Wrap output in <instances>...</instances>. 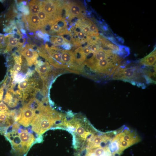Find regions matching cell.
Returning <instances> with one entry per match:
<instances>
[{
	"label": "cell",
	"instance_id": "6da1fadb",
	"mask_svg": "<svg viewBox=\"0 0 156 156\" xmlns=\"http://www.w3.org/2000/svg\"><path fill=\"white\" fill-rule=\"evenodd\" d=\"M60 118L52 109L41 110L36 113L30 124L31 130L38 136H42L52 126L59 124Z\"/></svg>",
	"mask_w": 156,
	"mask_h": 156
},
{
	"label": "cell",
	"instance_id": "7a4b0ae2",
	"mask_svg": "<svg viewBox=\"0 0 156 156\" xmlns=\"http://www.w3.org/2000/svg\"><path fill=\"white\" fill-rule=\"evenodd\" d=\"M116 70L112 76L113 79L127 81L143 88L145 87L142 81L146 80L144 75L141 68L137 67L125 68L124 66H119Z\"/></svg>",
	"mask_w": 156,
	"mask_h": 156
},
{
	"label": "cell",
	"instance_id": "3957f363",
	"mask_svg": "<svg viewBox=\"0 0 156 156\" xmlns=\"http://www.w3.org/2000/svg\"><path fill=\"white\" fill-rule=\"evenodd\" d=\"M139 137L133 131L125 129L117 134L111 144L112 151L116 149V153L120 154L126 149L140 141Z\"/></svg>",
	"mask_w": 156,
	"mask_h": 156
},
{
	"label": "cell",
	"instance_id": "277c9868",
	"mask_svg": "<svg viewBox=\"0 0 156 156\" xmlns=\"http://www.w3.org/2000/svg\"><path fill=\"white\" fill-rule=\"evenodd\" d=\"M64 8L65 11L66 17L70 20L75 18L80 19L85 16V10L78 3L73 2L64 3Z\"/></svg>",
	"mask_w": 156,
	"mask_h": 156
},
{
	"label": "cell",
	"instance_id": "5b68a950",
	"mask_svg": "<svg viewBox=\"0 0 156 156\" xmlns=\"http://www.w3.org/2000/svg\"><path fill=\"white\" fill-rule=\"evenodd\" d=\"M22 127L20 125L18 130L25 153L26 155L30 148L35 144L36 139L31 133L26 129H23Z\"/></svg>",
	"mask_w": 156,
	"mask_h": 156
},
{
	"label": "cell",
	"instance_id": "8992f818",
	"mask_svg": "<svg viewBox=\"0 0 156 156\" xmlns=\"http://www.w3.org/2000/svg\"><path fill=\"white\" fill-rule=\"evenodd\" d=\"M20 109L21 116L18 123L25 127H28L36 115V111L26 104H24Z\"/></svg>",
	"mask_w": 156,
	"mask_h": 156
},
{
	"label": "cell",
	"instance_id": "52a82bcc",
	"mask_svg": "<svg viewBox=\"0 0 156 156\" xmlns=\"http://www.w3.org/2000/svg\"><path fill=\"white\" fill-rule=\"evenodd\" d=\"M17 51L25 57L28 65L30 66L34 64L38 56L37 51L29 47L27 44L25 47H22L21 49L19 47Z\"/></svg>",
	"mask_w": 156,
	"mask_h": 156
},
{
	"label": "cell",
	"instance_id": "ba28073f",
	"mask_svg": "<svg viewBox=\"0 0 156 156\" xmlns=\"http://www.w3.org/2000/svg\"><path fill=\"white\" fill-rule=\"evenodd\" d=\"M25 17L27 27L29 31L32 32L40 30H42L43 26L37 14H29Z\"/></svg>",
	"mask_w": 156,
	"mask_h": 156
},
{
	"label": "cell",
	"instance_id": "9c48e42d",
	"mask_svg": "<svg viewBox=\"0 0 156 156\" xmlns=\"http://www.w3.org/2000/svg\"><path fill=\"white\" fill-rule=\"evenodd\" d=\"M67 23L64 19L59 20L52 25L50 31L52 34H56L58 36H62L69 33L67 29Z\"/></svg>",
	"mask_w": 156,
	"mask_h": 156
},
{
	"label": "cell",
	"instance_id": "30bf717a",
	"mask_svg": "<svg viewBox=\"0 0 156 156\" xmlns=\"http://www.w3.org/2000/svg\"><path fill=\"white\" fill-rule=\"evenodd\" d=\"M36 70L39 73L41 78L44 80L45 77L47 76L49 72L51 70V67L47 62H43L37 60L35 62Z\"/></svg>",
	"mask_w": 156,
	"mask_h": 156
},
{
	"label": "cell",
	"instance_id": "8fae6325",
	"mask_svg": "<svg viewBox=\"0 0 156 156\" xmlns=\"http://www.w3.org/2000/svg\"><path fill=\"white\" fill-rule=\"evenodd\" d=\"M15 94L12 89H10L5 95L3 101L10 107H14L17 105L19 99L15 96Z\"/></svg>",
	"mask_w": 156,
	"mask_h": 156
},
{
	"label": "cell",
	"instance_id": "7c38bea8",
	"mask_svg": "<svg viewBox=\"0 0 156 156\" xmlns=\"http://www.w3.org/2000/svg\"><path fill=\"white\" fill-rule=\"evenodd\" d=\"M7 44L4 53H8L15 47H20L24 44L20 42V39L14 37L12 34H8Z\"/></svg>",
	"mask_w": 156,
	"mask_h": 156
},
{
	"label": "cell",
	"instance_id": "4fadbf2b",
	"mask_svg": "<svg viewBox=\"0 0 156 156\" xmlns=\"http://www.w3.org/2000/svg\"><path fill=\"white\" fill-rule=\"evenodd\" d=\"M115 54L110 49L105 50L100 48L97 51L93 53V56L98 61L108 58Z\"/></svg>",
	"mask_w": 156,
	"mask_h": 156
},
{
	"label": "cell",
	"instance_id": "5bb4252c",
	"mask_svg": "<svg viewBox=\"0 0 156 156\" xmlns=\"http://www.w3.org/2000/svg\"><path fill=\"white\" fill-rule=\"evenodd\" d=\"M156 60V49L148 55L141 59L140 63L141 64L146 66H152L155 63Z\"/></svg>",
	"mask_w": 156,
	"mask_h": 156
},
{
	"label": "cell",
	"instance_id": "9a60e30c",
	"mask_svg": "<svg viewBox=\"0 0 156 156\" xmlns=\"http://www.w3.org/2000/svg\"><path fill=\"white\" fill-rule=\"evenodd\" d=\"M61 54L62 60L63 64H70L75 61L73 53L71 51L63 50Z\"/></svg>",
	"mask_w": 156,
	"mask_h": 156
},
{
	"label": "cell",
	"instance_id": "2e32d148",
	"mask_svg": "<svg viewBox=\"0 0 156 156\" xmlns=\"http://www.w3.org/2000/svg\"><path fill=\"white\" fill-rule=\"evenodd\" d=\"M41 1L39 0H31L28 3L30 14H37L41 10Z\"/></svg>",
	"mask_w": 156,
	"mask_h": 156
},
{
	"label": "cell",
	"instance_id": "e0dca14e",
	"mask_svg": "<svg viewBox=\"0 0 156 156\" xmlns=\"http://www.w3.org/2000/svg\"><path fill=\"white\" fill-rule=\"evenodd\" d=\"M73 53L76 63L81 64L85 61L86 56L83 53L82 47L77 48Z\"/></svg>",
	"mask_w": 156,
	"mask_h": 156
},
{
	"label": "cell",
	"instance_id": "ac0fdd59",
	"mask_svg": "<svg viewBox=\"0 0 156 156\" xmlns=\"http://www.w3.org/2000/svg\"><path fill=\"white\" fill-rule=\"evenodd\" d=\"M52 43L55 45H62L66 43H69V41L62 36H53L50 39Z\"/></svg>",
	"mask_w": 156,
	"mask_h": 156
},
{
	"label": "cell",
	"instance_id": "d6986e66",
	"mask_svg": "<svg viewBox=\"0 0 156 156\" xmlns=\"http://www.w3.org/2000/svg\"><path fill=\"white\" fill-rule=\"evenodd\" d=\"M18 9L24 15L27 16L29 14V10L28 6L27 5V1H23L17 5Z\"/></svg>",
	"mask_w": 156,
	"mask_h": 156
},
{
	"label": "cell",
	"instance_id": "ffe728a7",
	"mask_svg": "<svg viewBox=\"0 0 156 156\" xmlns=\"http://www.w3.org/2000/svg\"><path fill=\"white\" fill-rule=\"evenodd\" d=\"M97 62V60L92 56L90 58L86 60L84 63L90 68L94 70Z\"/></svg>",
	"mask_w": 156,
	"mask_h": 156
},
{
	"label": "cell",
	"instance_id": "44dd1931",
	"mask_svg": "<svg viewBox=\"0 0 156 156\" xmlns=\"http://www.w3.org/2000/svg\"><path fill=\"white\" fill-rule=\"evenodd\" d=\"M25 79L24 75L21 74L15 73L14 75L13 79L16 82H20Z\"/></svg>",
	"mask_w": 156,
	"mask_h": 156
},
{
	"label": "cell",
	"instance_id": "7402d4cb",
	"mask_svg": "<svg viewBox=\"0 0 156 156\" xmlns=\"http://www.w3.org/2000/svg\"><path fill=\"white\" fill-rule=\"evenodd\" d=\"M8 108L6 105L3 102H0V111H7Z\"/></svg>",
	"mask_w": 156,
	"mask_h": 156
},
{
	"label": "cell",
	"instance_id": "603a6c76",
	"mask_svg": "<svg viewBox=\"0 0 156 156\" xmlns=\"http://www.w3.org/2000/svg\"><path fill=\"white\" fill-rule=\"evenodd\" d=\"M83 52L84 54L86 56L91 53L90 49L88 46H86L83 48Z\"/></svg>",
	"mask_w": 156,
	"mask_h": 156
},
{
	"label": "cell",
	"instance_id": "cb8c5ba5",
	"mask_svg": "<svg viewBox=\"0 0 156 156\" xmlns=\"http://www.w3.org/2000/svg\"><path fill=\"white\" fill-rule=\"evenodd\" d=\"M66 50H68L70 49L71 46L70 43H66L62 45Z\"/></svg>",
	"mask_w": 156,
	"mask_h": 156
},
{
	"label": "cell",
	"instance_id": "d4e9b609",
	"mask_svg": "<svg viewBox=\"0 0 156 156\" xmlns=\"http://www.w3.org/2000/svg\"></svg>",
	"mask_w": 156,
	"mask_h": 156
}]
</instances>
